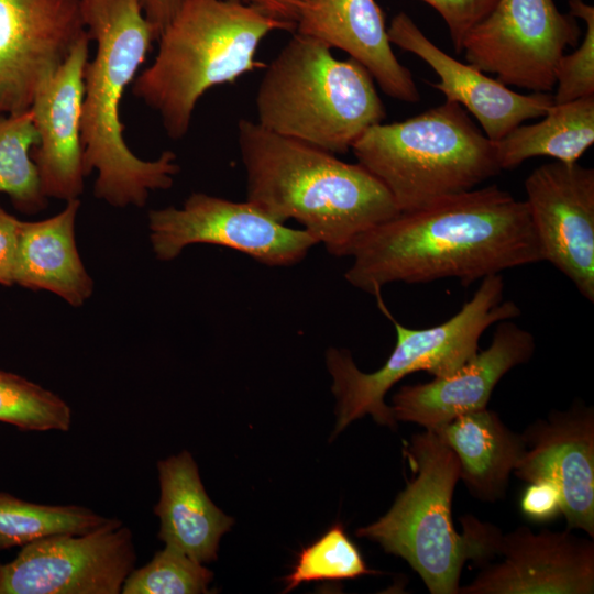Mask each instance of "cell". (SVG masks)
<instances>
[{"label": "cell", "instance_id": "7", "mask_svg": "<svg viewBox=\"0 0 594 594\" xmlns=\"http://www.w3.org/2000/svg\"><path fill=\"white\" fill-rule=\"evenodd\" d=\"M504 293L502 274L487 276L455 315L424 329L403 326L392 316L381 294L376 295L378 308L393 322L396 344L384 365L372 373L360 371L350 352L328 350L327 366L337 398L334 435L365 415H371L378 425L395 429L397 421L384 400L387 392L415 372L444 377L460 369L479 351L480 338L487 328L520 316L519 307L504 299Z\"/></svg>", "mask_w": 594, "mask_h": 594}, {"label": "cell", "instance_id": "24", "mask_svg": "<svg viewBox=\"0 0 594 594\" xmlns=\"http://www.w3.org/2000/svg\"><path fill=\"white\" fill-rule=\"evenodd\" d=\"M108 519L81 506L35 504L0 492V549L59 534H85Z\"/></svg>", "mask_w": 594, "mask_h": 594}, {"label": "cell", "instance_id": "18", "mask_svg": "<svg viewBox=\"0 0 594 594\" xmlns=\"http://www.w3.org/2000/svg\"><path fill=\"white\" fill-rule=\"evenodd\" d=\"M392 44L417 55L439 77L430 85L446 100L461 105L493 142L502 140L528 119L544 116L554 105L550 92L519 94L469 63H461L431 42L405 12L387 28Z\"/></svg>", "mask_w": 594, "mask_h": 594}, {"label": "cell", "instance_id": "4", "mask_svg": "<svg viewBox=\"0 0 594 594\" xmlns=\"http://www.w3.org/2000/svg\"><path fill=\"white\" fill-rule=\"evenodd\" d=\"M295 26L238 0H183L161 31L157 53L132 82L173 140L183 139L199 99L261 66L260 43Z\"/></svg>", "mask_w": 594, "mask_h": 594}, {"label": "cell", "instance_id": "16", "mask_svg": "<svg viewBox=\"0 0 594 594\" xmlns=\"http://www.w3.org/2000/svg\"><path fill=\"white\" fill-rule=\"evenodd\" d=\"M526 452L514 474L529 483L553 481L562 497L566 530L594 537V409L575 402L568 410H552L521 433Z\"/></svg>", "mask_w": 594, "mask_h": 594}, {"label": "cell", "instance_id": "33", "mask_svg": "<svg viewBox=\"0 0 594 594\" xmlns=\"http://www.w3.org/2000/svg\"><path fill=\"white\" fill-rule=\"evenodd\" d=\"M21 221L0 207V284H14Z\"/></svg>", "mask_w": 594, "mask_h": 594}, {"label": "cell", "instance_id": "32", "mask_svg": "<svg viewBox=\"0 0 594 594\" xmlns=\"http://www.w3.org/2000/svg\"><path fill=\"white\" fill-rule=\"evenodd\" d=\"M521 514L534 522H548L562 514V497L557 484L549 479L529 482L520 496Z\"/></svg>", "mask_w": 594, "mask_h": 594}, {"label": "cell", "instance_id": "30", "mask_svg": "<svg viewBox=\"0 0 594 594\" xmlns=\"http://www.w3.org/2000/svg\"><path fill=\"white\" fill-rule=\"evenodd\" d=\"M444 21L457 54L468 33L481 22L498 0H421Z\"/></svg>", "mask_w": 594, "mask_h": 594}, {"label": "cell", "instance_id": "5", "mask_svg": "<svg viewBox=\"0 0 594 594\" xmlns=\"http://www.w3.org/2000/svg\"><path fill=\"white\" fill-rule=\"evenodd\" d=\"M255 101L261 125L333 154L346 153L386 116L360 63L338 59L326 44L296 32L267 66Z\"/></svg>", "mask_w": 594, "mask_h": 594}, {"label": "cell", "instance_id": "29", "mask_svg": "<svg viewBox=\"0 0 594 594\" xmlns=\"http://www.w3.org/2000/svg\"><path fill=\"white\" fill-rule=\"evenodd\" d=\"M569 13L584 21L586 30L580 46L562 55L558 63L554 103L594 96V7L583 0H569Z\"/></svg>", "mask_w": 594, "mask_h": 594}, {"label": "cell", "instance_id": "8", "mask_svg": "<svg viewBox=\"0 0 594 594\" xmlns=\"http://www.w3.org/2000/svg\"><path fill=\"white\" fill-rule=\"evenodd\" d=\"M403 452L413 479L383 517L355 534L407 561L431 594H459L471 546L452 520V497L460 480L458 458L436 431L426 429L414 435Z\"/></svg>", "mask_w": 594, "mask_h": 594}, {"label": "cell", "instance_id": "22", "mask_svg": "<svg viewBox=\"0 0 594 594\" xmlns=\"http://www.w3.org/2000/svg\"><path fill=\"white\" fill-rule=\"evenodd\" d=\"M433 431L455 453L460 480L472 496L487 503L505 497L509 475L527 449L521 433L508 429L487 408L461 415Z\"/></svg>", "mask_w": 594, "mask_h": 594}, {"label": "cell", "instance_id": "15", "mask_svg": "<svg viewBox=\"0 0 594 594\" xmlns=\"http://www.w3.org/2000/svg\"><path fill=\"white\" fill-rule=\"evenodd\" d=\"M512 320L498 321L490 345L453 374L402 386L392 398L395 420L438 430L461 415L486 408L503 376L527 363L536 350L534 336Z\"/></svg>", "mask_w": 594, "mask_h": 594}, {"label": "cell", "instance_id": "23", "mask_svg": "<svg viewBox=\"0 0 594 594\" xmlns=\"http://www.w3.org/2000/svg\"><path fill=\"white\" fill-rule=\"evenodd\" d=\"M593 143L594 96H588L554 103L540 121L518 125L494 145L497 164L503 170L538 156L574 163Z\"/></svg>", "mask_w": 594, "mask_h": 594}, {"label": "cell", "instance_id": "11", "mask_svg": "<svg viewBox=\"0 0 594 594\" xmlns=\"http://www.w3.org/2000/svg\"><path fill=\"white\" fill-rule=\"evenodd\" d=\"M136 562L131 530L117 518L85 534H59L0 563V594H119Z\"/></svg>", "mask_w": 594, "mask_h": 594}, {"label": "cell", "instance_id": "10", "mask_svg": "<svg viewBox=\"0 0 594 594\" xmlns=\"http://www.w3.org/2000/svg\"><path fill=\"white\" fill-rule=\"evenodd\" d=\"M150 240L156 257L170 261L191 244L226 246L268 266L300 262L317 239L285 226L250 201L191 194L182 207L148 212Z\"/></svg>", "mask_w": 594, "mask_h": 594}, {"label": "cell", "instance_id": "1", "mask_svg": "<svg viewBox=\"0 0 594 594\" xmlns=\"http://www.w3.org/2000/svg\"><path fill=\"white\" fill-rule=\"evenodd\" d=\"M345 256V279L375 296L399 282L457 278L470 286L543 261L525 200L496 185L399 212L359 235Z\"/></svg>", "mask_w": 594, "mask_h": 594}, {"label": "cell", "instance_id": "2", "mask_svg": "<svg viewBox=\"0 0 594 594\" xmlns=\"http://www.w3.org/2000/svg\"><path fill=\"white\" fill-rule=\"evenodd\" d=\"M238 144L248 201L275 220H296L345 256L362 233L399 213L386 187L361 164L241 119Z\"/></svg>", "mask_w": 594, "mask_h": 594}, {"label": "cell", "instance_id": "13", "mask_svg": "<svg viewBox=\"0 0 594 594\" xmlns=\"http://www.w3.org/2000/svg\"><path fill=\"white\" fill-rule=\"evenodd\" d=\"M87 36L80 0H0V116L28 110Z\"/></svg>", "mask_w": 594, "mask_h": 594}, {"label": "cell", "instance_id": "28", "mask_svg": "<svg viewBox=\"0 0 594 594\" xmlns=\"http://www.w3.org/2000/svg\"><path fill=\"white\" fill-rule=\"evenodd\" d=\"M212 572L182 551L165 546L145 565L125 579L123 594H202L209 592Z\"/></svg>", "mask_w": 594, "mask_h": 594}, {"label": "cell", "instance_id": "19", "mask_svg": "<svg viewBox=\"0 0 594 594\" xmlns=\"http://www.w3.org/2000/svg\"><path fill=\"white\" fill-rule=\"evenodd\" d=\"M295 32L349 54L392 98L419 101L413 74L393 52L383 11L375 0H306Z\"/></svg>", "mask_w": 594, "mask_h": 594}, {"label": "cell", "instance_id": "25", "mask_svg": "<svg viewBox=\"0 0 594 594\" xmlns=\"http://www.w3.org/2000/svg\"><path fill=\"white\" fill-rule=\"evenodd\" d=\"M37 140L30 109L0 116V193L25 213H35L46 205L31 155Z\"/></svg>", "mask_w": 594, "mask_h": 594}, {"label": "cell", "instance_id": "20", "mask_svg": "<svg viewBox=\"0 0 594 594\" xmlns=\"http://www.w3.org/2000/svg\"><path fill=\"white\" fill-rule=\"evenodd\" d=\"M161 497L154 507L158 538L200 563L217 559L219 542L233 519L209 498L188 451L157 463Z\"/></svg>", "mask_w": 594, "mask_h": 594}, {"label": "cell", "instance_id": "21", "mask_svg": "<svg viewBox=\"0 0 594 594\" xmlns=\"http://www.w3.org/2000/svg\"><path fill=\"white\" fill-rule=\"evenodd\" d=\"M78 198L67 201L57 215L40 221H21L14 284L51 292L73 307L91 296L94 280L79 256L75 223Z\"/></svg>", "mask_w": 594, "mask_h": 594}, {"label": "cell", "instance_id": "14", "mask_svg": "<svg viewBox=\"0 0 594 594\" xmlns=\"http://www.w3.org/2000/svg\"><path fill=\"white\" fill-rule=\"evenodd\" d=\"M530 220L543 261L594 301V169L554 161L525 180Z\"/></svg>", "mask_w": 594, "mask_h": 594}, {"label": "cell", "instance_id": "9", "mask_svg": "<svg viewBox=\"0 0 594 594\" xmlns=\"http://www.w3.org/2000/svg\"><path fill=\"white\" fill-rule=\"evenodd\" d=\"M581 37L578 19L554 0H498L465 36L466 62L506 86L551 92L557 66Z\"/></svg>", "mask_w": 594, "mask_h": 594}, {"label": "cell", "instance_id": "3", "mask_svg": "<svg viewBox=\"0 0 594 594\" xmlns=\"http://www.w3.org/2000/svg\"><path fill=\"white\" fill-rule=\"evenodd\" d=\"M86 28L96 43L84 74L81 141L86 176L97 172L94 193L114 207L145 205L150 193L168 189L180 167L172 151L156 160L136 156L123 138L120 106L153 41V25L140 0H80Z\"/></svg>", "mask_w": 594, "mask_h": 594}, {"label": "cell", "instance_id": "12", "mask_svg": "<svg viewBox=\"0 0 594 594\" xmlns=\"http://www.w3.org/2000/svg\"><path fill=\"white\" fill-rule=\"evenodd\" d=\"M481 571L459 594H592L594 543L571 534L521 526L503 534L481 524Z\"/></svg>", "mask_w": 594, "mask_h": 594}, {"label": "cell", "instance_id": "6", "mask_svg": "<svg viewBox=\"0 0 594 594\" xmlns=\"http://www.w3.org/2000/svg\"><path fill=\"white\" fill-rule=\"evenodd\" d=\"M351 150L399 212L471 190L501 172L494 142L448 100L404 121L370 127Z\"/></svg>", "mask_w": 594, "mask_h": 594}, {"label": "cell", "instance_id": "17", "mask_svg": "<svg viewBox=\"0 0 594 594\" xmlns=\"http://www.w3.org/2000/svg\"><path fill=\"white\" fill-rule=\"evenodd\" d=\"M90 41L87 36L74 47L37 88L29 108L38 139L31 155L46 198L68 201L84 190L81 111Z\"/></svg>", "mask_w": 594, "mask_h": 594}, {"label": "cell", "instance_id": "31", "mask_svg": "<svg viewBox=\"0 0 594 594\" xmlns=\"http://www.w3.org/2000/svg\"><path fill=\"white\" fill-rule=\"evenodd\" d=\"M143 13L158 37L183 0H140ZM260 8L266 13L296 25L306 0H238Z\"/></svg>", "mask_w": 594, "mask_h": 594}, {"label": "cell", "instance_id": "27", "mask_svg": "<svg viewBox=\"0 0 594 594\" xmlns=\"http://www.w3.org/2000/svg\"><path fill=\"white\" fill-rule=\"evenodd\" d=\"M376 573L348 537L341 524L330 527L318 540L304 548L289 575L285 578V593L300 583L340 581Z\"/></svg>", "mask_w": 594, "mask_h": 594}, {"label": "cell", "instance_id": "26", "mask_svg": "<svg viewBox=\"0 0 594 594\" xmlns=\"http://www.w3.org/2000/svg\"><path fill=\"white\" fill-rule=\"evenodd\" d=\"M0 421L28 431H68L72 410L53 392L0 370Z\"/></svg>", "mask_w": 594, "mask_h": 594}]
</instances>
